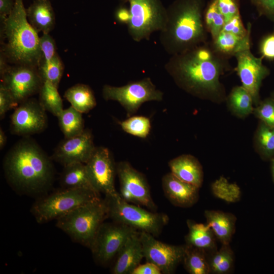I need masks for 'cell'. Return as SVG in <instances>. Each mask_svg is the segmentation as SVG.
Wrapping results in <instances>:
<instances>
[{
	"mask_svg": "<svg viewBox=\"0 0 274 274\" xmlns=\"http://www.w3.org/2000/svg\"><path fill=\"white\" fill-rule=\"evenodd\" d=\"M85 165L91 182L98 193L105 196L119 194L115 187L116 164L108 148L96 147Z\"/></svg>",
	"mask_w": 274,
	"mask_h": 274,
	"instance_id": "5bb4252c",
	"label": "cell"
},
{
	"mask_svg": "<svg viewBox=\"0 0 274 274\" xmlns=\"http://www.w3.org/2000/svg\"><path fill=\"white\" fill-rule=\"evenodd\" d=\"M64 97L76 110L87 113L96 106V98L91 87L84 84H77L68 88Z\"/></svg>",
	"mask_w": 274,
	"mask_h": 274,
	"instance_id": "484cf974",
	"label": "cell"
},
{
	"mask_svg": "<svg viewBox=\"0 0 274 274\" xmlns=\"http://www.w3.org/2000/svg\"><path fill=\"white\" fill-rule=\"evenodd\" d=\"M223 16L225 23L240 14L239 0H213Z\"/></svg>",
	"mask_w": 274,
	"mask_h": 274,
	"instance_id": "f35d334b",
	"label": "cell"
},
{
	"mask_svg": "<svg viewBox=\"0 0 274 274\" xmlns=\"http://www.w3.org/2000/svg\"><path fill=\"white\" fill-rule=\"evenodd\" d=\"M57 118L59 126L64 138L78 135L85 130L82 113L71 106L63 109Z\"/></svg>",
	"mask_w": 274,
	"mask_h": 274,
	"instance_id": "83f0119b",
	"label": "cell"
},
{
	"mask_svg": "<svg viewBox=\"0 0 274 274\" xmlns=\"http://www.w3.org/2000/svg\"><path fill=\"white\" fill-rule=\"evenodd\" d=\"M188 232L185 236L186 245L203 251L209 256L217 249L216 237L209 226L187 220Z\"/></svg>",
	"mask_w": 274,
	"mask_h": 274,
	"instance_id": "44dd1931",
	"label": "cell"
},
{
	"mask_svg": "<svg viewBox=\"0 0 274 274\" xmlns=\"http://www.w3.org/2000/svg\"><path fill=\"white\" fill-rule=\"evenodd\" d=\"M138 231L126 225L113 221L104 222L90 247L95 260L105 265L116 256L128 238Z\"/></svg>",
	"mask_w": 274,
	"mask_h": 274,
	"instance_id": "30bf717a",
	"label": "cell"
},
{
	"mask_svg": "<svg viewBox=\"0 0 274 274\" xmlns=\"http://www.w3.org/2000/svg\"><path fill=\"white\" fill-rule=\"evenodd\" d=\"M99 198L100 193L91 190L63 188L38 199L30 211L38 223H44Z\"/></svg>",
	"mask_w": 274,
	"mask_h": 274,
	"instance_id": "52a82bcc",
	"label": "cell"
},
{
	"mask_svg": "<svg viewBox=\"0 0 274 274\" xmlns=\"http://www.w3.org/2000/svg\"><path fill=\"white\" fill-rule=\"evenodd\" d=\"M168 166L179 179L200 188L202 184V167L198 159L190 154H183L170 160Z\"/></svg>",
	"mask_w": 274,
	"mask_h": 274,
	"instance_id": "ffe728a7",
	"label": "cell"
},
{
	"mask_svg": "<svg viewBox=\"0 0 274 274\" xmlns=\"http://www.w3.org/2000/svg\"><path fill=\"white\" fill-rule=\"evenodd\" d=\"M212 191L216 197L231 203L238 201L241 191L235 183H230L224 177H220L212 184Z\"/></svg>",
	"mask_w": 274,
	"mask_h": 274,
	"instance_id": "836d02e7",
	"label": "cell"
},
{
	"mask_svg": "<svg viewBox=\"0 0 274 274\" xmlns=\"http://www.w3.org/2000/svg\"><path fill=\"white\" fill-rule=\"evenodd\" d=\"M210 273H229L234 264V254L229 244L222 245L221 248L208 257Z\"/></svg>",
	"mask_w": 274,
	"mask_h": 274,
	"instance_id": "f546056e",
	"label": "cell"
},
{
	"mask_svg": "<svg viewBox=\"0 0 274 274\" xmlns=\"http://www.w3.org/2000/svg\"><path fill=\"white\" fill-rule=\"evenodd\" d=\"M251 44L239 50L234 56L237 64L235 68L242 86L251 94L254 104L260 102V89L262 81L269 75L268 68L262 63V58L257 57L250 49Z\"/></svg>",
	"mask_w": 274,
	"mask_h": 274,
	"instance_id": "9a60e30c",
	"label": "cell"
},
{
	"mask_svg": "<svg viewBox=\"0 0 274 274\" xmlns=\"http://www.w3.org/2000/svg\"><path fill=\"white\" fill-rule=\"evenodd\" d=\"M108 218L105 198L82 205L56 219V226L70 237L90 248L104 220Z\"/></svg>",
	"mask_w": 274,
	"mask_h": 274,
	"instance_id": "5b68a950",
	"label": "cell"
},
{
	"mask_svg": "<svg viewBox=\"0 0 274 274\" xmlns=\"http://www.w3.org/2000/svg\"><path fill=\"white\" fill-rule=\"evenodd\" d=\"M47 122L46 111L39 100L29 98L15 109L11 116L10 130L16 135L29 136L44 131Z\"/></svg>",
	"mask_w": 274,
	"mask_h": 274,
	"instance_id": "2e32d148",
	"label": "cell"
},
{
	"mask_svg": "<svg viewBox=\"0 0 274 274\" xmlns=\"http://www.w3.org/2000/svg\"><path fill=\"white\" fill-rule=\"evenodd\" d=\"M127 1L130 12L128 32L133 41L148 40L152 33L164 28L166 8L160 0Z\"/></svg>",
	"mask_w": 274,
	"mask_h": 274,
	"instance_id": "ba28073f",
	"label": "cell"
},
{
	"mask_svg": "<svg viewBox=\"0 0 274 274\" xmlns=\"http://www.w3.org/2000/svg\"><path fill=\"white\" fill-rule=\"evenodd\" d=\"M102 93L105 100L119 102L125 110L127 117L134 115L143 103L160 101L163 96V92L156 88L149 77L119 87L106 84Z\"/></svg>",
	"mask_w": 274,
	"mask_h": 274,
	"instance_id": "9c48e42d",
	"label": "cell"
},
{
	"mask_svg": "<svg viewBox=\"0 0 274 274\" xmlns=\"http://www.w3.org/2000/svg\"><path fill=\"white\" fill-rule=\"evenodd\" d=\"M38 93L39 101L44 109L58 117L63 110L58 87L49 81H44Z\"/></svg>",
	"mask_w": 274,
	"mask_h": 274,
	"instance_id": "f1b7e54d",
	"label": "cell"
},
{
	"mask_svg": "<svg viewBox=\"0 0 274 274\" xmlns=\"http://www.w3.org/2000/svg\"><path fill=\"white\" fill-rule=\"evenodd\" d=\"M253 113L261 122L274 128V99L272 97L260 101Z\"/></svg>",
	"mask_w": 274,
	"mask_h": 274,
	"instance_id": "8d00e7d4",
	"label": "cell"
},
{
	"mask_svg": "<svg viewBox=\"0 0 274 274\" xmlns=\"http://www.w3.org/2000/svg\"><path fill=\"white\" fill-rule=\"evenodd\" d=\"M114 17L117 22L127 25L130 19L129 9L123 6H119L115 11Z\"/></svg>",
	"mask_w": 274,
	"mask_h": 274,
	"instance_id": "f6af8a7d",
	"label": "cell"
},
{
	"mask_svg": "<svg viewBox=\"0 0 274 274\" xmlns=\"http://www.w3.org/2000/svg\"><path fill=\"white\" fill-rule=\"evenodd\" d=\"M153 235L140 232L144 258L146 261L153 263L162 273L170 274L183 262L185 245H168L157 240Z\"/></svg>",
	"mask_w": 274,
	"mask_h": 274,
	"instance_id": "4fadbf2b",
	"label": "cell"
},
{
	"mask_svg": "<svg viewBox=\"0 0 274 274\" xmlns=\"http://www.w3.org/2000/svg\"><path fill=\"white\" fill-rule=\"evenodd\" d=\"M95 147L92 133L85 129L78 135L64 138L55 148L51 159L64 166L76 162L85 164Z\"/></svg>",
	"mask_w": 274,
	"mask_h": 274,
	"instance_id": "e0dca14e",
	"label": "cell"
},
{
	"mask_svg": "<svg viewBox=\"0 0 274 274\" xmlns=\"http://www.w3.org/2000/svg\"><path fill=\"white\" fill-rule=\"evenodd\" d=\"M258 14L274 22V0H250Z\"/></svg>",
	"mask_w": 274,
	"mask_h": 274,
	"instance_id": "b9f144b4",
	"label": "cell"
},
{
	"mask_svg": "<svg viewBox=\"0 0 274 274\" xmlns=\"http://www.w3.org/2000/svg\"><path fill=\"white\" fill-rule=\"evenodd\" d=\"M203 21L208 32L211 34L212 40H214L222 31L225 21L213 0H211L205 7Z\"/></svg>",
	"mask_w": 274,
	"mask_h": 274,
	"instance_id": "d6a6232c",
	"label": "cell"
},
{
	"mask_svg": "<svg viewBox=\"0 0 274 274\" xmlns=\"http://www.w3.org/2000/svg\"><path fill=\"white\" fill-rule=\"evenodd\" d=\"M225 100L232 113L239 118H245L253 113V98L242 85L234 87Z\"/></svg>",
	"mask_w": 274,
	"mask_h": 274,
	"instance_id": "4316f807",
	"label": "cell"
},
{
	"mask_svg": "<svg viewBox=\"0 0 274 274\" xmlns=\"http://www.w3.org/2000/svg\"><path fill=\"white\" fill-rule=\"evenodd\" d=\"M259 51L262 58L274 60V33L265 36L261 40Z\"/></svg>",
	"mask_w": 274,
	"mask_h": 274,
	"instance_id": "7bdbcfd3",
	"label": "cell"
},
{
	"mask_svg": "<svg viewBox=\"0 0 274 274\" xmlns=\"http://www.w3.org/2000/svg\"><path fill=\"white\" fill-rule=\"evenodd\" d=\"M51 159L33 140L26 136L8 152L4 168L8 180L16 188L39 193L52 182L54 171Z\"/></svg>",
	"mask_w": 274,
	"mask_h": 274,
	"instance_id": "7a4b0ae2",
	"label": "cell"
},
{
	"mask_svg": "<svg viewBox=\"0 0 274 274\" xmlns=\"http://www.w3.org/2000/svg\"><path fill=\"white\" fill-rule=\"evenodd\" d=\"M119 124L125 132L143 139L148 136L151 128L150 119L144 116H131Z\"/></svg>",
	"mask_w": 274,
	"mask_h": 274,
	"instance_id": "e575fe53",
	"label": "cell"
},
{
	"mask_svg": "<svg viewBox=\"0 0 274 274\" xmlns=\"http://www.w3.org/2000/svg\"><path fill=\"white\" fill-rule=\"evenodd\" d=\"M14 8L1 22V54L10 64L38 67L41 60L38 32L28 21L23 0H14Z\"/></svg>",
	"mask_w": 274,
	"mask_h": 274,
	"instance_id": "277c9868",
	"label": "cell"
},
{
	"mask_svg": "<svg viewBox=\"0 0 274 274\" xmlns=\"http://www.w3.org/2000/svg\"><path fill=\"white\" fill-rule=\"evenodd\" d=\"M164 68L176 85L190 94L217 103L226 99L220 77L230 66L228 59L217 52L211 43L172 55Z\"/></svg>",
	"mask_w": 274,
	"mask_h": 274,
	"instance_id": "6da1fadb",
	"label": "cell"
},
{
	"mask_svg": "<svg viewBox=\"0 0 274 274\" xmlns=\"http://www.w3.org/2000/svg\"><path fill=\"white\" fill-rule=\"evenodd\" d=\"M60 183L63 188L84 189L98 192L93 186L86 165L83 163H73L64 166Z\"/></svg>",
	"mask_w": 274,
	"mask_h": 274,
	"instance_id": "cb8c5ba5",
	"label": "cell"
},
{
	"mask_svg": "<svg viewBox=\"0 0 274 274\" xmlns=\"http://www.w3.org/2000/svg\"><path fill=\"white\" fill-rule=\"evenodd\" d=\"M207 224L213 231L217 239L223 244H229L235 230L236 217L230 213L206 210Z\"/></svg>",
	"mask_w": 274,
	"mask_h": 274,
	"instance_id": "603a6c76",
	"label": "cell"
},
{
	"mask_svg": "<svg viewBox=\"0 0 274 274\" xmlns=\"http://www.w3.org/2000/svg\"><path fill=\"white\" fill-rule=\"evenodd\" d=\"M38 70L43 81H49L58 87L64 71L63 63L58 54L48 62L41 63Z\"/></svg>",
	"mask_w": 274,
	"mask_h": 274,
	"instance_id": "d590c367",
	"label": "cell"
},
{
	"mask_svg": "<svg viewBox=\"0 0 274 274\" xmlns=\"http://www.w3.org/2000/svg\"><path fill=\"white\" fill-rule=\"evenodd\" d=\"M271 169L272 177L274 180V158H272L271 160Z\"/></svg>",
	"mask_w": 274,
	"mask_h": 274,
	"instance_id": "c3c4849f",
	"label": "cell"
},
{
	"mask_svg": "<svg viewBox=\"0 0 274 274\" xmlns=\"http://www.w3.org/2000/svg\"><path fill=\"white\" fill-rule=\"evenodd\" d=\"M162 186L165 196L175 206L190 207L198 199L199 188L179 179L172 173L163 177Z\"/></svg>",
	"mask_w": 274,
	"mask_h": 274,
	"instance_id": "ac0fdd59",
	"label": "cell"
},
{
	"mask_svg": "<svg viewBox=\"0 0 274 274\" xmlns=\"http://www.w3.org/2000/svg\"><path fill=\"white\" fill-rule=\"evenodd\" d=\"M185 245L183 260L184 267L190 274L210 273L207 254L203 251Z\"/></svg>",
	"mask_w": 274,
	"mask_h": 274,
	"instance_id": "4dcf8cb0",
	"label": "cell"
},
{
	"mask_svg": "<svg viewBox=\"0 0 274 274\" xmlns=\"http://www.w3.org/2000/svg\"><path fill=\"white\" fill-rule=\"evenodd\" d=\"M205 0H175L166 8V21L159 41L171 55L207 42L203 21Z\"/></svg>",
	"mask_w": 274,
	"mask_h": 274,
	"instance_id": "3957f363",
	"label": "cell"
},
{
	"mask_svg": "<svg viewBox=\"0 0 274 274\" xmlns=\"http://www.w3.org/2000/svg\"><path fill=\"white\" fill-rule=\"evenodd\" d=\"M256 149L264 158L274 156V128L260 122L254 136Z\"/></svg>",
	"mask_w": 274,
	"mask_h": 274,
	"instance_id": "1f68e13d",
	"label": "cell"
},
{
	"mask_svg": "<svg viewBox=\"0 0 274 274\" xmlns=\"http://www.w3.org/2000/svg\"><path fill=\"white\" fill-rule=\"evenodd\" d=\"M160 269L152 263L147 262L140 264L131 272V274H161Z\"/></svg>",
	"mask_w": 274,
	"mask_h": 274,
	"instance_id": "ee69618b",
	"label": "cell"
},
{
	"mask_svg": "<svg viewBox=\"0 0 274 274\" xmlns=\"http://www.w3.org/2000/svg\"><path fill=\"white\" fill-rule=\"evenodd\" d=\"M7 136L2 129V128L0 129V148L2 150L5 146L7 143Z\"/></svg>",
	"mask_w": 274,
	"mask_h": 274,
	"instance_id": "7dc6e473",
	"label": "cell"
},
{
	"mask_svg": "<svg viewBox=\"0 0 274 274\" xmlns=\"http://www.w3.org/2000/svg\"><path fill=\"white\" fill-rule=\"evenodd\" d=\"M19 105L15 102L12 95L1 83L0 84V118L3 119L8 111L15 109Z\"/></svg>",
	"mask_w": 274,
	"mask_h": 274,
	"instance_id": "60d3db41",
	"label": "cell"
},
{
	"mask_svg": "<svg viewBox=\"0 0 274 274\" xmlns=\"http://www.w3.org/2000/svg\"><path fill=\"white\" fill-rule=\"evenodd\" d=\"M108 218L113 221L126 225L140 232L158 236L169 221L163 213L149 212L124 200L119 193L115 196H105Z\"/></svg>",
	"mask_w": 274,
	"mask_h": 274,
	"instance_id": "8992f818",
	"label": "cell"
},
{
	"mask_svg": "<svg viewBox=\"0 0 274 274\" xmlns=\"http://www.w3.org/2000/svg\"><path fill=\"white\" fill-rule=\"evenodd\" d=\"M1 83L18 105L39 93L43 80L38 67L8 64L1 72Z\"/></svg>",
	"mask_w": 274,
	"mask_h": 274,
	"instance_id": "8fae6325",
	"label": "cell"
},
{
	"mask_svg": "<svg viewBox=\"0 0 274 274\" xmlns=\"http://www.w3.org/2000/svg\"><path fill=\"white\" fill-rule=\"evenodd\" d=\"M116 173L120 184V195L125 201L155 210L149 186L144 175L129 162L120 161L116 164Z\"/></svg>",
	"mask_w": 274,
	"mask_h": 274,
	"instance_id": "7c38bea8",
	"label": "cell"
},
{
	"mask_svg": "<svg viewBox=\"0 0 274 274\" xmlns=\"http://www.w3.org/2000/svg\"><path fill=\"white\" fill-rule=\"evenodd\" d=\"M143 258L140 232L136 231L128 238L118 253L111 272L113 274H131Z\"/></svg>",
	"mask_w": 274,
	"mask_h": 274,
	"instance_id": "d6986e66",
	"label": "cell"
},
{
	"mask_svg": "<svg viewBox=\"0 0 274 274\" xmlns=\"http://www.w3.org/2000/svg\"><path fill=\"white\" fill-rule=\"evenodd\" d=\"M14 0H0L1 22L6 20L11 13L14 6Z\"/></svg>",
	"mask_w": 274,
	"mask_h": 274,
	"instance_id": "bcb514c9",
	"label": "cell"
},
{
	"mask_svg": "<svg viewBox=\"0 0 274 274\" xmlns=\"http://www.w3.org/2000/svg\"><path fill=\"white\" fill-rule=\"evenodd\" d=\"M271 97L274 99V91L272 92Z\"/></svg>",
	"mask_w": 274,
	"mask_h": 274,
	"instance_id": "681fc988",
	"label": "cell"
},
{
	"mask_svg": "<svg viewBox=\"0 0 274 274\" xmlns=\"http://www.w3.org/2000/svg\"><path fill=\"white\" fill-rule=\"evenodd\" d=\"M40 63L51 60L58 54L55 41L49 33H43L40 37Z\"/></svg>",
	"mask_w": 274,
	"mask_h": 274,
	"instance_id": "74e56055",
	"label": "cell"
},
{
	"mask_svg": "<svg viewBox=\"0 0 274 274\" xmlns=\"http://www.w3.org/2000/svg\"><path fill=\"white\" fill-rule=\"evenodd\" d=\"M251 32L242 38L222 30L214 40H212L211 44L217 52L228 59L251 44Z\"/></svg>",
	"mask_w": 274,
	"mask_h": 274,
	"instance_id": "d4e9b609",
	"label": "cell"
},
{
	"mask_svg": "<svg viewBox=\"0 0 274 274\" xmlns=\"http://www.w3.org/2000/svg\"><path fill=\"white\" fill-rule=\"evenodd\" d=\"M222 30L244 38L251 32V24L249 23L246 28L239 14L226 22Z\"/></svg>",
	"mask_w": 274,
	"mask_h": 274,
	"instance_id": "ab89813d",
	"label": "cell"
},
{
	"mask_svg": "<svg viewBox=\"0 0 274 274\" xmlns=\"http://www.w3.org/2000/svg\"><path fill=\"white\" fill-rule=\"evenodd\" d=\"M28 21L38 32L49 33L54 28L55 15L49 0H35L26 9Z\"/></svg>",
	"mask_w": 274,
	"mask_h": 274,
	"instance_id": "7402d4cb",
	"label": "cell"
}]
</instances>
